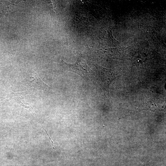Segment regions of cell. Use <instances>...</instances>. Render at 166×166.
Instances as JSON below:
<instances>
[{"label": "cell", "mask_w": 166, "mask_h": 166, "mask_svg": "<svg viewBox=\"0 0 166 166\" xmlns=\"http://www.w3.org/2000/svg\"><path fill=\"white\" fill-rule=\"evenodd\" d=\"M23 84L27 87L48 92L50 90V87L42 81L37 73L34 70L30 72L23 80Z\"/></svg>", "instance_id": "4"}, {"label": "cell", "mask_w": 166, "mask_h": 166, "mask_svg": "<svg viewBox=\"0 0 166 166\" xmlns=\"http://www.w3.org/2000/svg\"><path fill=\"white\" fill-rule=\"evenodd\" d=\"M63 62L66 70L75 72L84 78L88 77L92 71L85 60L81 56L79 57L73 64L67 63L64 61Z\"/></svg>", "instance_id": "2"}, {"label": "cell", "mask_w": 166, "mask_h": 166, "mask_svg": "<svg viewBox=\"0 0 166 166\" xmlns=\"http://www.w3.org/2000/svg\"><path fill=\"white\" fill-rule=\"evenodd\" d=\"M150 90L146 94L139 107L140 110H149L153 111L161 109L164 105L162 101L158 98Z\"/></svg>", "instance_id": "3"}, {"label": "cell", "mask_w": 166, "mask_h": 166, "mask_svg": "<svg viewBox=\"0 0 166 166\" xmlns=\"http://www.w3.org/2000/svg\"><path fill=\"white\" fill-rule=\"evenodd\" d=\"M94 66L97 69L100 85L104 97L111 99L109 93V88L111 83L118 75L112 69H107L97 64Z\"/></svg>", "instance_id": "1"}, {"label": "cell", "mask_w": 166, "mask_h": 166, "mask_svg": "<svg viewBox=\"0 0 166 166\" xmlns=\"http://www.w3.org/2000/svg\"><path fill=\"white\" fill-rule=\"evenodd\" d=\"M29 91L15 93L12 92L10 94V98L14 100L21 106L28 109L35 117H37L33 108Z\"/></svg>", "instance_id": "5"}]
</instances>
